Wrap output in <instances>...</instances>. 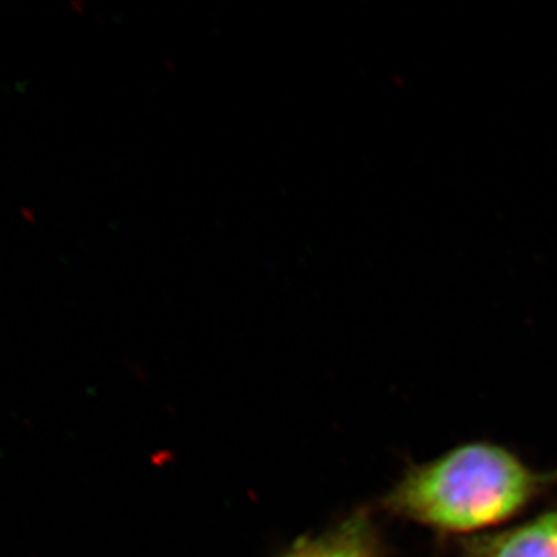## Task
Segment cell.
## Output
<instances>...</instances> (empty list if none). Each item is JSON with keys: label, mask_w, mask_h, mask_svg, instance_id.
<instances>
[{"label": "cell", "mask_w": 557, "mask_h": 557, "mask_svg": "<svg viewBox=\"0 0 557 557\" xmlns=\"http://www.w3.org/2000/svg\"><path fill=\"white\" fill-rule=\"evenodd\" d=\"M544 478L508 450L468 445L413 469L387 498L388 508L446 531L482 530L525 507Z\"/></svg>", "instance_id": "1"}, {"label": "cell", "mask_w": 557, "mask_h": 557, "mask_svg": "<svg viewBox=\"0 0 557 557\" xmlns=\"http://www.w3.org/2000/svg\"><path fill=\"white\" fill-rule=\"evenodd\" d=\"M284 557H379V549L368 520L358 516L332 533L299 542Z\"/></svg>", "instance_id": "2"}, {"label": "cell", "mask_w": 557, "mask_h": 557, "mask_svg": "<svg viewBox=\"0 0 557 557\" xmlns=\"http://www.w3.org/2000/svg\"><path fill=\"white\" fill-rule=\"evenodd\" d=\"M487 557H557V511L508 531L487 547Z\"/></svg>", "instance_id": "3"}]
</instances>
